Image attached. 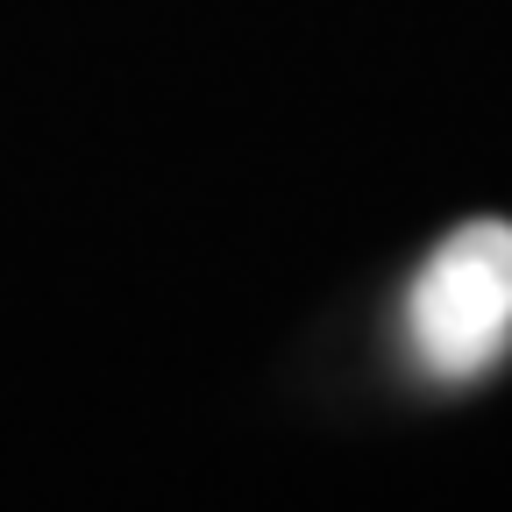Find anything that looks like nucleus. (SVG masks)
<instances>
[{
  "label": "nucleus",
  "instance_id": "f257e3e1",
  "mask_svg": "<svg viewBox=\"0 0 512 512\" xmlns=\"http://www.w3.org/2000/svg\"><path fill=\"white\" fill-rule=\"evenodd\" d=\"M406 349L434 384H477L512 349V221H463L406 285Z\"/></svg>",
  "mask_w": 512,
  "mask_h": 512
}]
</instances>
